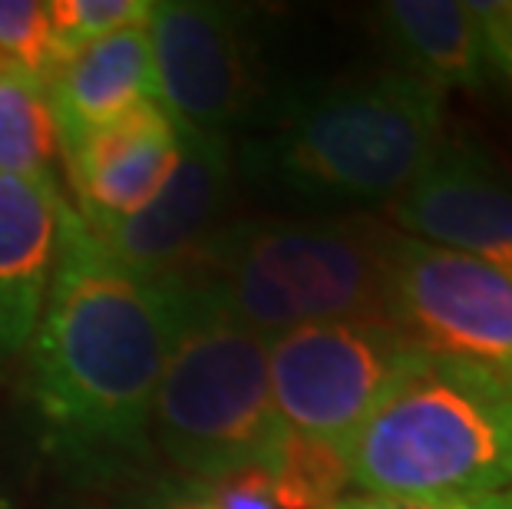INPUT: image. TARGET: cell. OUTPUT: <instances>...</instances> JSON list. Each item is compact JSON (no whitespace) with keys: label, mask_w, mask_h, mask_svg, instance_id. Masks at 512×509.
<instances>
[{"label":"cell","mask_w":512,"mask_h":509,"mask_svg":"<svg viewBox=\"0 0 512 509\" xmlns=\"http://www.w3.org/2000/svg\"><path fill=\"white\" fill-rule=\"evenodd\" d=\"M156 103L189 133L228 139L255 100L252 43L242 17L222 4L162 0L149 20Z\"/></svg>","instance_id":"ba28073f"},{"label":"cell","mask_w":512,"mask_h":509,"mask_svg":"<svg viewBox=\"0 0 512 509\" xmlns=\"http://www.w3.org/2000/svg\"><path fill=\"white\" fill-rule=\"evenodd\" d=\"M60 129L47 86L20 73H0V176H53Z\"/></svg>","instance_id":"2e32d148"},{"label":"cell","mask_w":512,"mask_h":509,"mask_svg":"<svg viewBox=\"0 0 512 509\" xmlns=\"http://www.w3.org/2000/svg\"><path fill=\"white\" fill-rule=\"evenodd\" d=\"M364 496L512 490V377L430 354L347 443Z\"/></svg>","instance_id":"277c9868"},{"label":"cell","mask_w":512,"mask_h":509,"mask_svg":"<svg viewBox=\"0 0 512 509\" xmlns=\"http://www.w3.org/2000/svg\"><path fill=\"white\" fill-rule=\"evenodd\" d=\"M185 308L179 281L119 268L63 205L57 272L30 341V397L57 447L110 453L143 443Z\"/></svg>","instance_id":"6da1fadb"},{"label":"cell","mask_w":512,"mask_h":509,"mask_svg":"<svg viewBox=\"0 0 512 509\" xmlns=\"http://www.w3.org/2000/svg\"><path fill=\"white\" fill-rule=\"evenodd\" d=\"M57 116L60 149L116 123L146 103H156L152 50L146 24L86 43L60 63L47 83Z\"/></svg>","instance_id":"4fadbf2b"},{"label":"cell","mask_w":512,"mask_h":509,"mask_svg":"<svg viewBox=\"0 0 512 509\" xmlns=\"http://www.w3.org/2000/svg\"><path fill=\"white\" fill-rule=\"evenodd\" d=\"M483 30L493 73H503L512 83V0H470Z\"/></svg>","instance_id":"44dd1931"},{"label":"cell","mask_w":512,"mask_h":509,"mask_svg":"<svg viewBox=\"0 0 512 509\" xmlns=\"http://www.w3.org/2000/svg\"><path fill=\"white\" fill-rule=\"evenodd\" d=\"M182 288L189 308L156 387L149 427L172 463L212 483L265 463L285 424L271 400L268 338L212 308L195 288Z\"/></svg>","instance_id":"5b68a950"},{"label":"cell","mask_w":512,"mask_h":509,"mask_svg":"<svg viewBox=\"0 0 512 509\" xmlns=\"http://www.w3.org/2000/svg\"><path fill=\"white\" fill-rule=\"evenodd\" d=\"M63 205L53 176H0V374L30 348L43 318Z\"/></svg>","instance_id":"7c38bea8"},{"label":"cell","mask_w":512,"mask_h":509,"mask_svg":"<svg viewBox=\"0 0 512 509\" xmlns=\"http://www.w3.org/2000/svg\"><path fill=\"white\" fill-rule=\"evenodd\" d=\"M400 235L512 272V176L470 143H443L387 205Z\"/></svg>","instance_id":"30bf717a"},{"label":"cell","mask_w":512,"mask_h":509,"mask_svg":"<svg viewBox=\"0 0 512 509\" xmlns=\"http://www.w3.org/2000/svg\"><path fill=\"white\" fill-rule=\"evenodd\" d=\"M149 509H219V503H215L209 490L199 483V486H176V490H166Z\"/></svg>","instance_id":"7402d4cb"},{"label":"cell","mask_w":512,"mask_h":509,"mask_svg":"<svg viewBox=\"0 0 512 509\" xmlns=\"http://www.w3.org/2000/svg\"><path fill=\"white\" fill-rule=\"evenodd\" d=\"M47 7L53 40H57L60 57L67 60L86 43L146 24L152 0H50Z\"/></svg>","instance_id":"ac0fdd59"},{"label":"cell","mask_w":512,"mask_h":509,"mask_svg":"<svg viewBox=\"0 0 512 509\" xmlns=\"http://www.w3.org/2000/svg\"><path fill=\"white\" fill-rule=\"evenodd\" d=\"M427 357L394 318L304 324L268 338L271 400L288 430L347 447Z\"/></svg>","instance_id":"8992f818"},{"label":"cell","mask_w":512,"mask_h":509,"mask_svg":"<svg viewBox=\"0 0 512 509\" xmlns=\"http://www.w3.org/2000/svg\"><path fill=\"white\" fill-rule=\"evenodd\" d=\"M390 242L394 232L374 222H238L212 238L189 275L172 281L261 338L304 324L390 318Z\"/></svg>","instance_id":"3957f363"},{"label":"cell","mask_w":512,"mask_h":509,"mask_svg":"<svg viewBox=\"0 0 512 509\" xmlns=\"http://www.w3.org/2000/svg\"><path fill=\"white\" fill-rule=\"evenodd\" d=\"M261 467L271 476L281 509H331L351 486V460L344 443L304 437L288 427Z\"/></svg>","instance_id":"9a60e30c"},{"label":"cell","mask_w":512,"mask_h":509,"mask_svg":"<svg viewBox=\"0 0 512 509\" xmlns=\"http://www.w3.org/2000/svg\"><path fill=\"white\" fill-rule=\"evenodd\" d=\"M219 509H281L271 490V476L261 463L238 467L212 483H202Z\"/></svg>","instance_id":"ffe728a7"},{"label":"cell","mask_w":512,"mask_h":509,"mask_svg":"<svg viewBox=\"0 0 512 509\" xmlns=\"http://www.w3.org/2000/svg\"><path fill=\"white\" fill-rule=\"evenodd\" d=\"M179 129V162L146 209L93 232L100 252L119 268L149 281L189 275L209 242L222 232L232 192L228 139Z\"/></svg>","instance_id":"9c48e42d"},{"label":"cell","mask_w":512,"mask_h":509,"mask_svg":"<svg viewBox=\"0 0 512 509\" xmlns=\"http://www.w3.org/2000/svg\"><path fill=\"white\" fill-rule=\"evenodd\" d=\"M80 199V219L100 232L146 209L179 162V129L159 103H146L116 123L63 146Z\"/></svg>","instance_id":"8fae6325"},{"label":"cell","mask_w":512,"mask_h":509,"mask_svg":"<svg viewBox=\"0 0 512 509\" xmlns=\"http://www.w3.org/2000/svg\"><path fill=\"white\" fill-rule=\"evenodd\" d=\"M443 143V93L390 70L291 100L245 162L255 179L308 202L390 205Z\"/></svg>","instance_id":"7a4b0ae2"},{"label":"cell","mask_w":512,"mask_h":509,"mask_svg":"<svg viewBox=\"0 0 512 509\" xmlns=\"http://www.w3.org/2000/svg\"><path fill=\"white\" fill-rule=\"evenodd\" d=\"M60 63L50 7L40 0H0V73H20L47 86Z\"/></svg>","instance_id":"e0dca14e"},{"label":"cell","mask_w":512,"mask_h":509,"mask_svg":"<svg viewBox=\"0 0 512 509\" xmlns=\"http://www.w3.org/2000/svg\"><path fill=\"white\" fill-rule=\"evenodd\" d=\"M387 311L430 354L512 377V272L394 232Z\"/></svg>","instance_id":"52a82bcc"},{"label":"cell","mask_w":512,"mask_h":509,"mask_svg":"<svg viewBox=\"0 0 512 509\" xmlns=\"http://www.w3.org/2000/svg\"><path fill=\"white\" fill-rule=\"evenodd\" d=\"M377 20L403 63L400 70L443 96L450 90H483L493 80L470 0H390Z\"/></svg>","instance_id":"5bb4252c"},{"label":"cell","mask_w":512,"mask_h":509,"mask_svg":"<svg viewBox=\"0 0 512 509\" xmlns=\"http://www.w3.org/2000/svg\"><path fill=\"white\" fill-rule=\"evenodd\" d=\"M331 509H512V490L470 496H364L347 493Z\"/></svg>","instance_id":"d6986e66"}]
</instances>
